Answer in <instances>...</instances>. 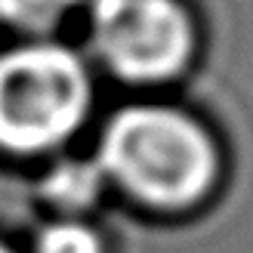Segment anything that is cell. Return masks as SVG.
<instances>
[{
  "label": "cell",
  "instance_id": "cell-2",
  "mask_svg": "<svg viewBox=\"0 0 253 253\" xmlns=\"http://www.w3.org/2000/svg\"><path fill=\"white\" fill-rule=\"evenodd\" d=\"M93 84L86 65L65 46L31 43L0 56V148L43 155L81 130Z\"/></svg>",
  "mask_w": 253,
  "mask_h": 253
},
{
  "label": "cell",
  "instance_id": "cell-7",
  "mask_svg": "<svg viewBox=\"0 0 253 253\" xmlns=\"http://www.w3.org/2000/svg\"><path fill=\"white\" fill-rule=\"evenodd\" d=\"M0 253H16V250H9L6 244H0Z\"/></svg>",
  "mask_w": 253,
  "mask_h": 253
},
{
  "label": "cell",
  "instance_id": "cell-4",
  "mask_svg": "<svg viewBox=\"0 0 253 253\" xmlns=\"http://www.w3.org/2000/svg\"><path fill=\"white\" fill-rule=\"evenodd\" d=\"M90 6L93 0H0V19L25 31H49L74 6Z\"/></svg>",
  "mask_w": 253,
  "mask_h": 253
},
{
  "label": "cell",
  "instance_id": "cell-1",
  "mask_svg": "<svg viewBox=\"0 0 253 253\" xmlns=\"http://www.w3.org/2000/svg\"><path fill=\"white\" fill-rule=\"evenodd\" d=\"M99 170L155 210H188L219 179V151L195 118L164 105H133L105 124Z\"/></svg>",
  "mask_w": 253,
  "mask_h": 253
},
{
  "label": "cell",
  "instance_id": "cell-5",
  "mask_svg": "<svg viewBox=\"0 0 253 253\" xmlns=\"http://www.w3.org/2000/svg\"><path fill=\"white\" fill-rule=\"evenodd\" d=\"M43 192L62 207L78 210L99 192V170L84 167V164H65L46 179Z\"/></svg>",
  "mask_w": 253,
  "mask_h": 253
},
{
  "label": "cell",
  "instance_id": "cell-3",
  "mask_svg": "<svg viewBox=\"0 0 253 253\" xmlns=\"http://www.w3.org/2000/svg\"><path fill=\"white\" fill-rule=\"evenodd\" d=\"M96 49L124 81L176 78L195 53V22L179 0H93Z\"/></svg>",
  "mask_w": 253,
  "mask_h": 253
},
{
  "label": "cell",
  "instance_id": "cell-6",
  "mask_svg": "<svg viewBox=\"0 0 253 253\" xmlns=\"http://www.w3.org/2000/svg\"><path fill=\"white\" fill-rule=\"evenodd\" d=\"M34 253H102V241L84 222H53L41 232Z\"/></svg>",
  "mask_w": 253,
  "mask_h": 253
}]
</instances>
